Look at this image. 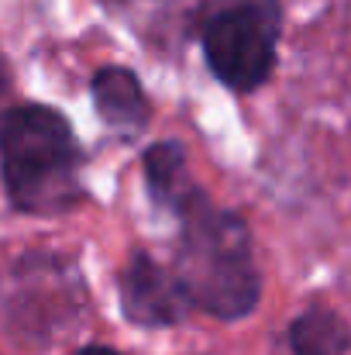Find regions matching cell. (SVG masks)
Segmentation results:
<instances>
[{"label": "cell", "mask_w": 351, "mask_h": 355, "mask_svg": "<svg viewBox=\"0 0 351 355\" xmlns=\"http://www.w3.org/2000/svg\"><path fill=\"white\" fill-rule=\"evenodd\" d=\"M141 176H145V193H148L152 207L162 214L197 183V176L190 173V152L179 138H159V141L145 145Z\"/></svg>", "instance_id": "7"}, {"label": "cell", "mask_w": 351, "mask_h": 355, "mask_svg": "<svg viewBox=\"0 0 351 355\" xmlns=\"http://www.w3.org/2000/svg\"><path fill=\"white\" fill-rule=\"evenodd\" d=\"M117 307L131 328L141 331H169L186 324L193 304L179 283V276L162 266L148 248H131L117 272Z\"/></svg>", "instance_id": "5"}, {"label": "cell", "mask_w": 351, "mask_h": 355, "mask_svg": "<svg viewBox=\"0 0 351 355\" xmlns=\"http://www.w3.org/2000/svg\"><path fill=\"white\" fill-rule=\"evenodd\" d=\"M286 345H289V355H348V321L331 304L314 300L289 321Z\"/></svg>", "instance_id": "8"}, {"label": "cell", "mask_w": 351, "mask_h": 355, "mask_svg": "<svg viewBox=\"0 0 351 355\" xmlns=\"http://www.w3.org/2000/svg\"><path fill=\"white\" fill-rule=\"evenodd\" d=\"M69 355H124V352H117L114 345H104V342H87V345L73 349Z\"/></svg>", "instance_id": "9"}, {"label": "cell", "mask_w": 351, "mask_h": 355, "mask_svg": "<svg viewBox=\"0 0 351 355\" xmlns=\"http://www.w3.org/2000/svg\"><path fill=\"white\" fill-rule=\"evenodd\" d=\"M7 94H10V76H7V62H3V55H0V111H3Z\"/></svg>", "instance_id": "10"}, {"label": "cell", "mask_w": 351, "mask_h": 355, "mask_svg": "<svg viewBox=\"0 0 351 355\" xmlns=\"http://www.w3.org/2000/svg\"><path fill=\"white\" fill-rule=\"evenodd\" d=\"M165 214L179 225L172 272L179 276L193 314L200 311L224 324L251 318L262 304L265 279L248 221L231 207L214 204L200 180Z\"/></svg>", "instance_id": "1"}, {"label": "cell", "mask_w": 351, "mask_h": 355, "mask_svg": "<svg viewBox=\"0 0 351 355\" xmlns=\"http://www.w3.org/2000/svg\"><path fill=\"white\" fill-rule=\"evenodd\" d=\"M282 17V0H207L200 52L207 73L228 94L251 97L276 76Z\"/></svg>", "instance_id": "4"}, {"label": "cell", "mask_w": 351, "mask_h": 355, "mask_svg": "<svg viewBox=\"0 0 351 355\" xmlns=\"http://www.w3.org/2000/svg\"><path fill=\"white\" fill-rule=\"evenodd\" d=\"M90 286L80 259L55 248H28L0 269V328L24 349H48L83 324Z\"/></svg>", "instance_id": "3"}, {"label": "cell", "mask_w": 351, "mask_h": 355, "mask_svg": "<svg viewBox=\"0 0 351 355\" xmlns=\"http://www.w3.org/2000/svg\"><path fill=\"white\" fill-rule=\"evenodd\" d=\"M87 148L59 107L10 104L0 111V187L24 218H66L87 204Z\"/></svg>", "instance_id": "2"}, {"label": "cell", "mask_w": 351, "mask_h": 355, "mask_svg": "<svg viewBox=\"0 0 351 355\" xmlns=\"http://www.w3.org/2000/svg\"><path fill=\"white\" fill-rule=\"evenodd\" d=\"M90 101H93L97 118L104 121V128L120 138L141 135L155 114L141 76L131 66H117V62L100 66L90 76Z\"/></svg>", "instance_id": "6"}]
</instances>
